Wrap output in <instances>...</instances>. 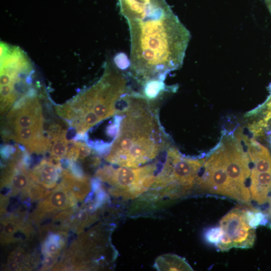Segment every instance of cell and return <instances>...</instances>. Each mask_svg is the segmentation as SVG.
Wrapping results in <instances>:
<instances>
[{
    "mask_svg": "<svg viewBox=\"0 0 271 271\" xmlns=\"http://www.w3.org/2000/svg\"><path fill=\"white\" fill-rule=\"evenodd\" d=\"M117 133L105 159L128 168H138L154 160L167 146L155 113L146 98L125 95Z\"/></svg>",
    "mask_w": 271,
    "mask_h": 271,
    "instance_id": "cell-1",
    "label": "cell"
},
{
    "mask_svg": "<svg viewBox=\"0 0 271 271\" xmlns=\"http://www.w3.org/2000/svg\"><path fill=\"white\" fill-rule=\"evenodd\" d=\"M127 90L126 80L108 63L103 75L93 86L67 103L56 108L58 114L75 129L78 140L92 126L114 115Z\"/></svg>",
    "mask_w": 271,
    "mask_h": 271,
    "instance_id": "cell-2",
    "label": "cell"
},
{
    "mask_svg": "<svg viewBox=\"0 0 271 271\" xmlns=\"http://www.w3.org/2000/svg\"><path fill=\"white\" fill-rule=\"evenodd\" d=\"M34 69L19 47L1 43V111L10 110L14 103L32 88Z\"/></svg>",
    "mask_w": 271,
    "mask_h": 271,
    "instance_id": "cell-3",
    "label": "cell"
},
{
    "mask_svg": "<svg viewBox=\"0 0 271 271\" xmlns=\"http://www.w3.org/2000/svg\"><path fill=\"white\" fill-rule=\"evenodd\" d=\"M204 162L184 157L175 148H169L163 167L150 189L163 197H181L197 182Z\"/></svg>",
    "mask_w": 271,
    "mask_h": 271,
    "instance_id": "cell-4",
    "label": "cell"
},
{
    "mask_svg": "<svg viewBox=\"0 0 271 271\" xmlns=\"http://www.w3.org/2000/svg\"><path fill=\"white\" fill-rule=\"evenodd\" d=\"M157 166L149 164L138 168L104 166L95 174L100 181L108 184L111 195L123 199L139 197L151 188L156 175Z\"/></svg>",
    "mask_w": 271,
    "mask_h": 271,
    "instance_id": "cell-5",
    "label": "cell"
},
{
    "mask_svg": "<svg viewBox=\"0 0 271 271\" xmlns=\"http://www.w3.org/2000/svg\"><path fill=\"white\" fill-rule=\"evenodd\" d=\"M202 167L204 174L202 177H198L197 180L202 190L225 196L245 203L241 192L227 173L219 149L209 157Z\"/></svg>",
    "mask_w": 271,
    "mask_h": 271,
    "instance_id": "cell-6",
    "label": "cell"
},
{
    "mask_svg": "<svg viewBox=\"0 0 271 271\" xmlns=\"http://www.w3.org/2000/svg\"><path fill=\"white\" fill-rule=\"evenodd\" d=\"M227 173L241 192L246 204L250 202L251 195L246 182L250 176V159L236 140H225L219 149Z\"/></svg>",
    "mask_w": 271,
    "mask_h": 271,
    "instance_id": "cell-7",
    "label": "cell"
},
{
    "mask_svg": "<svg viewBox=\"0 0 271 271\" xmlns=\"http://www.w3.org/2000/svg\"><path fill=\"white\" fill-rule=\"evenodd\" d=\"M220 226L232 241L233 247L249 248L253 246L255 229L248 224L245 215V208H235L223 217Z\"/></svg>",
    "mask_w": 271,
    "mask_h": 271,
    "instance_id": "cell-8",
    "label": "cell"
},
{
    "mask_svg": "<svg viewBox=\"0 0 271 271\" xmlns=\"http://www.w3.org/2000/svg\"><path fill=\"white\" fill-rule=\"evenodd\" d=\"M127 23L161 16L171 10L165 0H118Z\"/></svg>",
    "mask_w": 271,
    "mask_h": 271,
    "instance_id": "cell-9",
    "label": "cell"
},
{
    "mask_svg": "<svg viewBox=\"0 0 271 271\" xmlns=\"http://www.w3.org/2000/svg\"><path fill=\"white\" fill-rule=\"evenodd\" d=\"M77 199L62 182L39 204L34 217L36 219L67 209L75 205Z\"/></svg>",
    "mask_w": 271,
    "mask_h": 271,
    "instance_id": "cell-10",
    "label": "cell"
},
{
    "mask_svg": "<svg viewBox=\"0 0 271 271\" xmlns=\"http://www.w3.org/2000/svg\"><path fill=\"white\" fill-rule=\"evenodd\" d=\"M62 171L59 162L43 160L28 172L34 182L46 189H52L56 186Z\"/></svg>",
    "mask_w": 271,
    "mask_h": 271,
    "instance_id": "cell-11",
    "label": "cell"
},
{
    "mask_svg": "<svg viewBox=\"0 0 271 271\" xmlns=\"http://www.w3.org/2000/svg\"><path fill=\"white\" fill-rule=\"evenodd\" d=\"M271 188V171L257 173L251 170L249 190L252 199L258 204L267 202V194Z\"/></svg>",
    "mask_w": 271,
    "mask_h": 271,
    "instance_id": "cell-12",
    "label": "cell"
},
{
    "mask_svg": "<svg viewBox=\"0 0 271 271\" xmlns=\"http://www.w3.org/2000/svg\"><path fill=\"white\" fill-rule=\"evenodd\" d=\"M67 130L59 125H52L48 133L50 143L49 151L51 159L59 162L66 158L69 140L66 137Z\"/></svg>",
    "mask_w": 271,
    "mask_h": 271,
    "instance_id": "cell-13",
    "label": "cell"
},
{
    "mask_svg": "<svg viewBox=\"0 0 271 271\" xmlns=\"http://www.w3.org/2000/svg\"><path fill=\"white\" fill-rule=\"evenodd\" d=\"M154 267L158 270H193L183 258L174 254L159 256L156 259Z\"/></svg>",
    "mask_w": 271,
    "mask_h": 271,
    "instance_id": "cell-14",
    "label": "cell"
},
{
    "mask_svg": "<svg viewBox=\"0 0 271 271\" xmlns=\"http://www.w3.org/2000/svg\"><path fill=\"white\" fill-rule=\"evenodd\" d=\"M253 165L252 171L257 173L271 171V155L268 150L249 157Z\"/></svg>",
    "mask_w": 271,
    "mask_h": 271,
    "instance_id": "cell-15",
    "label": "cell"
},
{
    "mask_svg": "<svg viewBox=\"0 0 271 271\" xmlns=\"http://www.w3.org/2000/svg\"><path fill=\"white\" fill-rule=\"evenodd\" d=\"M62 245V240L56 234H51L44 243L43 249L44 253L55 256L58 253L60 247Z\"/></svg>",
    "mask_w": 271,
    "mask_h": 271,
    "instance_id": "cell-16",
    "label": "cell"
},
{
    "mask_svg": "<svg viewBox=\"0 0 271 271\" xmlns=\"http://www.w3.org/2000/svg\"><path fill=\"white\" fill-rule=\"evenodd\" d=\"M145 85V95L149 99L155 98L165 88L163 81L160 80L151 81Z\"/></svg>",
    "mask_w": 271,
    "mask_h": 271,
    "instance_id": "cell-17",
    "label": "cell"
},
{
    "mask_svg": "<svg viewBox=\"0 0 271 271\" xmlns=\"http://www.w3.org/2000/svg\"><path fill=\"white\" fill-rule=\"evenodd\" d=\"M224 234V231L220 227H214L208 229L204 233V238L209 243L216 247L220 242Z\"/></svg>",
    "mask_w": 271,
    "mask_h": 271,
    "instance_id": "cell-18",
    "label": "cell"
},
{
    "mask_svg": "<svg viewBox=\"0 0 271 271\" xmlns=\"http://www.w3.org/2000/svg\"><path fill=\"white\" fill-rule=\"evenodd\" d=\"M4 223V230L1 233V240L6 242L10 241V237L13 235H14L17 230L18 229L19 224L16 221L12 219H8L3 221Z\"/></svg>",
    "mask_w": 271,
    "mask_h": 271,
    "instance_id": "cell-19",
    "label": "cell"
},
{
    "mask_svg": "<svg viewBox=\"0 0 271 271\" xmlns=\"http://www.w3.org/2000/svg\"><path fill=\"white\" fill-rule=\"evenodd\" d=\"M79 158L84 159L91 153V148L83 142H78Z\"/></svg>",
    "mask_w": 271,
    "mask_h": 271,
    "instance_id": "cell-20",
    "label": "cell"
},
{
    "mask_svg": "<svg viewBox=\"0 0 271 271\" xmlns=\"http://www.w3.org/2000/svg\"><path fill=\"white\" fill-rule=\"evenodd\" d=\"M10 259L16 262L20 267L21 265L25 263L26 255L21 251H16L12 253Z\"/></svg>",
    "mask_w": 271,
    "mask_h": 271,
    "instance_id": "cell-21",
    "label": "cell"
},
{
    "mask_svg": "<svg viewBox=\"0 0 271 271\" xmlns=\"http://www.w3.org/2000/svg\"><path fill=\"white\" fill-rule=\"evenodd\" d=\"M88 220L87 212L85 210H79L75 218V223L76 225H83L86 223Z\"/></svg>",
    "mask_w": 271,
    "mask_h": 271,
    "instance_id": "cell-22",
    "label": "cell"
},
{
    "mask_svg": "<svg viewBox=\"0 0 271 271\" xmlns=\"http://www.w3.org/2000/svg\"><path fill=\"white\" fill-rule=\"evenodd\" d=\"M54 262V256L51 255H47L44 260V269H47L50 268L53 265Z\"/></svg>",
    "mask_w": 271,
    "mask_h": 271,
    "instance_id": "cell-23",
    "label": "cell"
},
{
    "mask_svg": "<svg viewBox=\"0 0 271 271\" xmlns=\"http://www.w3.org/2000/svg\"><path fill=\"white\" fill-rule=\"evenodd\" d=\"M8 266L9 269L11 270H18L19 269H21L19 265L16 262L11 259L10 261H9Z\"/></svg>",
    "mask_w": 271,
    "mask_h": 271,
    "instance_id": "cell-24",
    "label": "cell"
},
{
    "mask_svg": "<svg viewBox=\"0 0 271 271\" xmlns=\"http://www.w3.org/2000/svg\"><path fill=\"white\" fill-rule=\"evenodd\" d=\"M265 3L268 9V11L271 15V0H264Z\"/></svg>",
    "mask_w": 271,
    "mask_h": 271,
    "instance_id": "cell-25",
    "label": "cell"
},
{
    "mask_svg": "<svg viewBox=\"0 0 271 271\" xmlns=\"http://www.w3.org/2000/svg\"><path fill=\"white\" fill-rule=\"evenodd\" d=\"M270 94H271V93H270Z\"/></svg>",
    "mask_w": 271,
    "mask_h": 271,
    "instance_id": "cell-26",
    "label": "cell"
}]
</instances>
